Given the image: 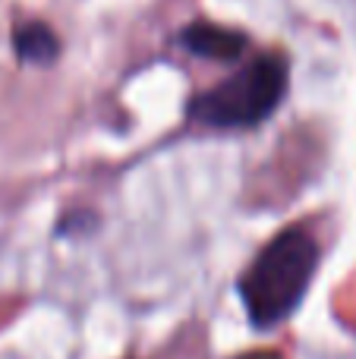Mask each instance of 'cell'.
Masks as SVG:
<instances>
[{
	"label": "cell",
	"instance_id": "1",
	"mask_svg": "<svg viewBox=\"0 0 356 359\" xmlns=\"http://www.w3.org/2000/svg\"><path fill=\"white\" fill-rule=\"evenodd\" d=\"M338 236V211L315 208L275 230L252 252V259L237 274V297L252 331L271 334L296 316Z\"/></svg>",
	"mask_w": 356,
	"mask_h": 359
},
{
	"label": "cell",
	"instance_id": "2",
	"mask_svg": "<svg viewBox=\"0 0 356 359\" xmlns=\"http://www.w3.org/2000/svg\"><path fill=\"white\" fill-rule=\"evenodd\" d=\"M290 92V57L281 48L259 50L240 60L218 82L199 88L186 101V130L249 133L259 130L284 104Z\"/></svg>",
	"mask_w": 356,
	"mask_h": 359
},
{
	"label": "cell",
	"instance_id": "3",
	"mask_svg": "<svg viewBox=\"0 0 356 359\" xmlns=\"http://www.w3.org/2000/svg\"><path fill=\"white\" fill-rule=\"evenodd\" d=\"M180 44L186 54L199 57V60L212 63H240L249 54V35L240 29H227V25L208 22V19H196L180 32Z\"/></svg>",
	"mask_w": 356,
	"mask_h": 359
},
{
	"label": "cell",
	"instance_id": "4",
	"mask_svg": "<svg viewBox=\"0 0 356 359\" xmlns=\"http://www.w3.org/2000/svg\"><path fill=\"white\" fill-rule=\"evenodd\" d=\"M13 50L22 63H38L48 67L60 57V38L44 22H22L13 29Z\"/></svg>",
	"mask_w": 356,
	"mask_h": 359
},
{
	"label": "cell",
	"instance_id": "5",
	"mask_svg": "<svg viewBox=\"0 0 356 359\" xmlns=\"http://www.w3.org/2000/svg\"><path fill=\"white\" fill-rule=\"evenodd\" d=\"M123 359H208V328L205 322H186L180 334H174L155 353H126Z\"/></svg>",
	"mask_w": 356,
	"mask_h": 359
},
{
	"label": "cell",
	"instance_id": "6",
	"mask_svg": "<svg viewBox=\"0 0 356 359\" xmlns=\"http://www.w3.org/2000/svg\"><path fill=\"white\" fill-rule=\"evenodd\" d=\"M227 359H294L287 347H252V350H243V353H233Z\"/></svg>",
	"mask_w": 356,
	"mask_h": 359
}]
</instances>
